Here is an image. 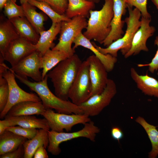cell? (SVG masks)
Listing matches in <instances>:
<instances>
[{
	"label": "cell",
	"instance_id": "6da1fadb",
	"mask_svg": "<svg viewBox=\"0 0 158 158\" xmlns=\"http://www.w3.org/2000/svg\"><path fill=\"white\" fill-rule=\"evenodd\" d=\"M82 61L74 54L59 62L47 75L51 79L55 94L64 100H68V92Z\"/></svg>",
	"mask_w": 158,
	"mask_h": 158
},
{
	"label": "cell",
	"instance_id": "7a4b0ae2",
	"mask_svg": "<svg viewBox=\"0 0 158 158\" xmlns=\"http://www.w3.org/2000/svg\"><path fill=\"white\" fill-rule=\"evenodd\" d=\"M13 72L16 78L37 94L46 109H53L57 112L67 114H84L79 106L68 100L61 99L51 92L48 85V77L47 74L40 81L31 82L27 78L20 76Z\"/></svg>",
	"mask_w": 158,
	"mask_h": 158
},
{
	"label": "cell",
	"instance_id": "3957f363",
	"mask_svg": "<svg viewBox=\"0 0 158 158\" xmlns=\"http://www.w3.org/2000/svg\"><path fill=\"white\" fill-rule=\"evenodd\" d=\"M99 10H91L86 30L83 34L88 40L103 44L111 30V22L114 16L113 0H104Z\"/></svg>",
	"mask_w": 158,
	"mask_h": 158
},
{
	"label": "cell",
	"instance_id": "277c9868",
	"mask_svg": "<svg viewBox=\"0 0 158 158\" xmlns=\"http://www.w3.org/2000/svg\"><path fill=\"white\" fill-rule=\"evenodd\" d=\"M127 5L129 16L124 20L127 25V28L124 35L106 48H102L92 42L94 46L101 53L104 54H109L117 57L119 50H121L122 54L124 56L130 49L134 36L140 26L141 14L137 8L133 9L132 6L127 4Z\"/></svg>",
	"mask_w": 158,
	"mask_h": 158
},
{
	"label": "cell",
	"instance_id": "5b68a950",
	"mask_svg": "<svg viewBox=\"0 0 158 158\" xmlns=\"http://www.w3.org/2000/svg\"><path fill=\"white\" fill-rule=\"evenodd\" d=\"M100 131V129L91 121L85 123L82 129L76 132L66 133L47 130L49 139L48 151L52 155H58L61 152L59 147L60 144L80 137L85 138L92 142H95L97 134Z\"/></svg>",
	"mask_w": 158,
	"mask_h": 158
},
{
	"label": "cell",
	"instance_id": "8992f818",
	"mask_svg": "<svg viewBox=\"0 0 158 158\" xmlns=\"http://www.w3.org/2000/svg\"><path fill=\"white\" fill-rule=\"evenodd\" d=\"M87 25L86 18L81 16H75L68 21L61 22L59 42L51 49L63 51L70 56L73 55L75 51L72 47V44Z\"/></svg>",
	"mask_w": 158,
	"mask_h": 158
},
{
	"label": "cell",
	"instance_id": "52a82bcc",
	"mask_svg": "<svg viewBox=\"0 0 158 158\" xmlns=\"http://www.w3.org/2000/svg\"><path fill=\"white\" fill-rule=\"evenodd\" d=\"M92 85L89 74V64L87 59L82 62L68 92L71 102L79 106L90 97Z\"/></svg>",
	"mask_w": 158,
	"mask_h": 158
},
{
	"label": "cell",
	"instance_id": "ba28073f",
	"mask_svg": "<svg viewBox=\"0 0 158 158\" xmlns=\"http://www.w3.org/2000/svg\"><path fill=\"white\" fill-rule=\"evenodd\" d=\"M41 115L47 120L51 130L57 132H63L64 130L68 132L75 125L79 124L84 125L91 121L89 116L84 113H56L51 109H46Z\"/></svg>",
	"mask_w": 158,
	"mask_h": 158
},
{
	"label": "cell",
	"instance_id": "9c48e42d",
	"mask_svg": "<svg viewBox=\"0 0 158 158\" xmlns=\"http://www.w3.org/2000/svg\"><path fill=\"white\" fill-rule=\"evenodd\" d=\"M116 93V86L114 81L109 79L102 92L91 96L79 106L84 113L89 116H97L109 104Z\"/></svg>",
	"mask_w": 158,
	"mask_h": 158
},
{
	"label": "cell",
	"instance_id": "30bf717a",
	"mask_svg": "<svg viewBox=\"0 0 158 158\" xmlns=\"http://www.w3.org/2000/svg\"><path fill=\"white\" fill-rule=\"evenodd\" d=\"M2 75L7 80L9 86V96L7 103L4 110L0 113V118H4L10 109L15 104L25 101L39 102L41 100L35 94L27 92L20 88L15 80L13 73L9 69Z\"/></svg>",
	"mask_w": 158,
	"mask_h": 158
},
{
	"label": "cell",
	"instance_id": "8fae6325",
	"mask_svg": "<svg viewBox=\"0 0 158 158\" xmlns=\"http://www.w3.org/2000/svg\"><path fill=\"white\" fill-rule=\"evenodd\" d=\"M41 57L39 52L35 51L9 69L20 76L26 78L29 77L35 82L40 81L42 80L40 71Z\"/></svg>",
	"mask_w": 158,
	"mask_h": 158
},
{
	"label": "cell",
	"instance_id": "7c38bea8",
	"mask_svg": "<svg viewBox=\"0 0 158 158\" xmlns=\"http://www.w3.org/2000/svg\"><path fill=\"white\" fill-rule=\"evenodd\" d=\"M140 21V26L134 36L131 48L124 56L126 59L137 55L141 51L147 52L149 51L146 42L148 39L154 35L155 28L154 26L150 25L151 18L141 16Z\"/></svg>",
	"mask_w": 158,
	"mask_h": 158
},
{
	"label": "cell",
	"instance_id": "4fadbf2b",
	"mask_svg": "<svg viewBox=\"0 0 158 158\" xmlns=\"http://www.w3.org/2000/svg\"><path fill=\"white\" fill-rule=\"evenodd\" d=\"M36 50L35 44L19 37L10 43L3 56L13 67Z\"/></svg>",
	"mask_w": 158,
	"mask_h": 158
},
{
	"label": "cell",
	"instance_id": "5bb4252c",
	"mask_svg": "<svg viewBox=\"0 0 158 158\" xmlns=\"http://www.w3.org/2000/svg\"><path fill=\"white\" fill-rule=\"evenodd\" d=\"M113 1L114 14L111 23V30L103 43L104 46L106 47L114 41L122 37L124 34L123 28L125 22L122 20V17L125 15L126 11V0Z\"/></svg>",
	"mask_w": 158,
	"mask_h": 158
},
{
	"label": "cell",
	"instance_id": "9a60e30c",
	"mask_svg": "<svg viewBox=\"0 0 158 158\" xmlns=\"http://www.w3.org/2000/svg\"><path fill=\"white\" fill-rule=\"evenodd\" d=\"M87 59L89 64V74L92 85L90 97L102 92L105 88L109 78L104 66L95 55Z\"/></svg>",
	"mask_w": 158,
	"mask_h": 158
},
{
	"label": "cell",
	"instance_id": "2e32d148",
	"mask_svg": "<svg viewBox=\"0 0 158 158\" xmlns=\"http://www.w3.org/2000/svg\"><path fill=\"white\" fill-rule=\"evenodd\" d=\"M4 119L0 121V134L8 127L18 126L27 128L50 130L47 120L45 118H37L32 115L15 116H6Z\"/></svg>",
	"mask_w": 158,
	"mask_h": 158
},
{
	"label": "cell",
	"instance_id": "e0dca14e",
	"mask_svg": "<svg viewBox=\"0 0 158 158\" xmlns=\"http://www.w3.org/2000/svg\"><path fill=\"white\" fill-rule=\"evenodd\" d=\"M74 45L73 49H75L79 46H82L92 51L104 66L107 71L109 72L113 69L117 61V57L109 54H104L100 52L94 46L90 40L85 37L82 32L79 35L73 42Z\"/></svg>",
	"mask_w": 158,
	"mask_h": 158
},
{
	"label": "cell",
	"instance_id": "ac0fdd59",
	"mask_svg": "<svg viewBox=\"0 0 158 158\" xmlns=\"http://www.w3.org/2000/svg\"><path fill=\"white\" fill-rule=\"evenodd\" d=\"M130 75L137 88L145 95L158 98V81L148 75L139 74L133 67L131 68Z\"/></svg>",
	"mask_w": 158,
	"mask_h": 158
},
{
	"label": "cell",
	"instance_id": "d6986e66",
	"mask_svg": "<svg viewBox=\"0 0 158 158\" xmlns=\"http://www.w3.org/2000/svg\"><path fill=\"white\" fill-rule=\"evenodd\" d=\"M46 109L41 101H25L18 103L13 106L6 116L41 115Z\"/></svg>",
	"mask_w": 158,
	"mask_h": 158
},
{
	"label": "cell",
	"instance_id": "ffe728a7",
	"mask_svg": "<svg viewBox=\"0 0 158 158\" xmlns=\"http://www.w3.org/2000/svg\"><path fill=\"white\" fill-rule=\"evenodd\" d=\"M61 23L52 22L49 29L46 31L44 30L40 33L39 39L35 44L36 51L39 52L41 57L48 50L54 46L53 42L57 35L59 33Z\"/></svg>",
	"mask_w": 158,
	"mask_h": 158
},
{
	"label": "cell",
	"instance_id": "44dd1931",
	"mask_svg": "<svg viewBox=\"0 0 158 158\" xmlns=\"http://www.w3.org/2000/svg\"><path fill=\"white\" fill-rule=\"evenodd\" d=\"M9 20L20 37L33 44L37 43L40 37V35L25 17H16Z\"/></svg>",
	"mask_w": 158,
	"mask_h": 158
},
{
	"label": "cell",
	"instance_id": "7402d4cb",
	"mask_svg": "<svg viewBox=\"0 0 158 158\" xmlns=\"http://www.w3.org/2000/svg\"><path fill=\"white\" fill-rule=\"evenodd\" d=\"M19 36L10 20L1 16L0 21V51L3 55L10 43Z\"/></svg>",
	"mask_w": 158,
	"mask_h": 158
},
{
	"label": "cell",
	"instance_id": "603a6c76",
	"mask_svg": "<svg viewBox=\"0 0 158 158\" xmlns=\"http://www.w3.org/2000/svg\"><path fill=\"white\" fill-rule=\"evenodd\" d=\"M68 54L61 51L48 50L40 58L41 68L42 80L47 73L61 61L71 56Z\"/></svg>",
	"mask_w": 158,
	"mask_h": 158
},
{
	"label": "cell",
	"instance_id": "cb8c5ba5",
	"mask_svg": "<svg viewBox=\"0 0 158 158\" xmlns=\"http://www.w3.org/2000/svg\"><path fill=\"white\" fill-rule=\"evenodd\" d=\"M49 143L47 130L39 129L37 134L34 137L27 140L23 144L25 150L24 158H32L35 152L39 147L43 146L46 148Z\"/></svg>",
	"mask_w": 158,
	"mask_h": 158
},
{
	"label": "cell",
	"instance_id": "d4e9b609",
	"mask_svg": "<svg viewBox=\"0 0 158 158\" xmlns=\"http://www.w3.org/2000/svg\"><path fill=\"white\" fill-rule=\"evenodd\" d=\"M68 4L65 15L71 19L78 16L89 18L90 11L95 7V3L86 0H68Z\"/></svg>",
	"mask_w": 158,
	"mask_h": 158
},
{
	"label": "cell",
	"instance_id": "484cf974",
	"mask_svg": "<svg viewBox=\"0 0 158 158\" xmlns=\"http://www.w3.org/2000/svg\"><path fill=\"white\" fill-rule=\"evenodd\" d=\"M28 140L5 130L0 134V155L17 149Z\"/></svg>",
	"mask_w": 158,
	"mask_h": 158
},
{
	"label": "cell",
	"instance_id": "4316f807",
	"mask_svg": "<svg viewBox=\"0 0 158 158\" xmlns=\"http://www.w3.org/2000/svg\"><path fill=\"white\" fill-rule=\"evenodd\" d=\"M21 6L23 9L24 17L40 34L44 30V22L47 20V16L43 13L37 12L35 7L28 2L21 4Z\"/></svg>",
	"mask_w": 158,
	"mask_h": 158
},
{
	"label": "cell",
	"instance_id": "83f0119b",
	"mask_svg": "<svg viewBox=\"0 0 158 158\" xmlns=\"http://www.w3.org/2000/svg\"><path fill=\"white\" fill-rule=\"evenodd\" d=\"M135 122L140 125L145 131L151 142L152 150L148 153L150 158H156L158 155V130L157 126L148 123L141 116L138 117Z\"/></svg>",
	"mask_w": 158,
	"mask_h": 158
},
{
	"label": "cell",
	"instance_id": "f1b7e54d",
	"mask_svg": "<svg viewBox=\"0 0 158 158\" xmlns=\"http://www.w3.org/2000/svg\"><path fill=\"white\" fill-rule=\"evenodd\" d=\"M32 5L36 7L47 15L52 22L60 23L63 21H68L71 19L68 18L65 15H61L54 11L46 3L36 0H29L28 2Z\"/></svg>",
	"mask_w": 158,
	"mask_h": 158
},
{
	"label": "cell",
	"instance_id": "f546056e",
	"mask_svg": "<svg viewBox=\"0 0 158 158\" xmlns=\"http://www.w3.org/2000/svg\"><path fill=\"white\" fill-rule=\"evenodd\" d=\"M16 2V0H8L4 6V13L9 20L17 17H24L22 6L17 5Z\"/></svg>",
	"mask_w": 158,
	"mask_h": 158
},
{
	"label": "cell",
	"instance_id": "4dcf8cb0",
	"mask_svg": "<svg viewBox=\"0 0 158 158\" xmlns=\"http://www.w3.org/2000/svg\"><path fill=\"white\" fill-rule=\"evenodd\" d=\"M5 130L29 140L32 138L37 134L38 129L34 128H27L17 126L8 127Z\"/></svg>",
	"mask_w": 158,
	"mask_h": 158
},
{
	"label": "cell",
	"instance_id": "1f68e13d",
	"mask_svg": "<svg viewBox=\"0 0 158 158\" xmlns=\"http://www.w3.org/2000/svg\"><path fill=\"white\" fill-rule=\"evenodd\" d=\"M9 89L6 80L0 75V112L5 108L8 101Z\"/></svg>",
	"mask_w": 158,
	"mask_h": 158
},
{
	"label": "cell",
	"instance_id": "d6a6232c",
	"mask_svg": "<svg viewBox=\"0 0 158 158\" xmlns=\"http://www.w3.org/2000/svg\"><path fill=\"white\" fill-rule=\"evenodd\" d=\"M45 2L58 14L65 15L67 8L68 0H36Z\"/></svg>",
	"mask_w": 158,
	"mask_h": 158
},
{
	"label": "cell",
	"instance_id": "836d02e7",
	"mask_svg": "<svg viewBox=\"0 0 158 158\" xmlns=\"http://www.w3.org/2000/svg\"><path fill=\"white\" fill-rule=\"evenodd\" d=\"M126 3L138 8L141 12V16L151 18V16L147 9V0H126Z\"/></svg>",
	"mask_w": 158,
	"mask_h": 158
},
{
	"label": "cell",
	"instance_id": "e575fe53",
	"mask_svg": "<svg viewBox=\"0 0 158 158\" xmlns=\"http://www.w3.org/2000/svg\"><path fill=\"white\" fill-rule=\"evenodd\" d=\"M154 44L157 46V49L156 53L151 62L147 64H139L138 66L139 67L148 66V70L152 73H153L155 71H158L157 74L158 75V36H156L154 40Z\"/></svg>",
	"mask_w": 158,
	"mask_h": 158
},
{
	"label": "cell",
	"instance_id": "d590c367",
	"mask_svg": "<svg viewBox=\"0 0 158 158\" xmlns=\"http://www.w3.org/2000/svg\"><path fill=\"white\" fill-rule=\"evenodd\" d=\"M24 149L21 145L16 150L0 155V158H24Z\"/></svg>",
	"mask_w": 158,
	"mask_h": 158
},
{
	"label": "cell",
	"instance_id": "8d00e7d4",
	"mask_svg": "<svg viewBox=\"0 0 158 158\" xmlns=\"http://www.w3.org/2000/svg\"><path fill=\"white\" fill-rule=\"evenodd\" d=\"M111 135L112 138L119 142L120 140L123 137V133L118 127L114 126L111 130Z\"/></svg>",
	"mask_w": 158,
	"mask_h": 158
},
{
	"label": "cell",
	"instance_id": "74e56055",
	"mask_svg": "<svg viewBox=\"0 0 158 158\" xmlns=\"http://www.w3.org/2000/svg\"><path fill=\"white\" fill-rule=\"evenodd\" d=\"M46 148L43 146L39 147L35 153L33 157L34 158H48L47 152Z\"/></svg>",
	"mask_w": 158,
	"mask_h": 158
},
{
	"label": "cell",
	"instance_id": "f35d334b",
	"mask_svg": "<svg viewBox=\"0 0 158 158\" xmlns=\"http://www.w3.org/2000/svg\"><path fill=\"white\" fill-rule=\"evenodd\" d=\"M8 0H0V9L2 10L4 8V6Z\"/></svg>",
	"mask_w": 158,
	"mask_h": 158
},
{
	"label": "cell",
	"instance_id": "ab89813d",
	"mask_svg": "<svg viewBox=\"0 0 158 158\" xmlns=\"http://www.w3.org/2000/svg\"><path fill=\"white\" fill-rule=\"evenodd\" d=\"M151 1L158 10V0H151Z\"/></svg>",
	"mask_w": 158,
	"mask_h": 158
},
{
	"label": "cell",
	"instance_id": "60d3db41",
	"mask_svg": "<svg viewBox=\"0 0 158 158\" xmlns=\"http://www.w3.org/2000/svg\"><path fill=\"white\" fill-rule=\"evenodd\" d=\"M86 0L93 2L95 4V3L97 4L99 3L100 1V0Z\"/></svg>",
	"mask_w": 158,
	"mask_h": 158
},
{
	"label": "cell",
	"instance_id": "b9f144b4",
	"mask_svg": "<svg viewBox=\"0 0 158 158\" xmlns=\"http://www.w3.org/2000/svg\"><path fill=\"white\" fill-rule=\"evenodd\" d=\"M29 0H19L20 4H22L28 2Z\"/></svg>",
	"mask_w": 158,
	"mask_h": 158
}]
</instances>
